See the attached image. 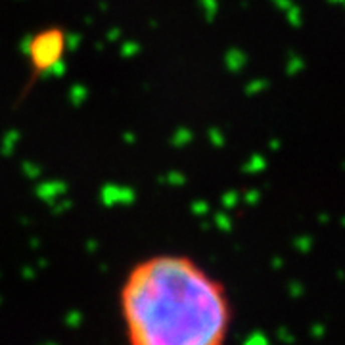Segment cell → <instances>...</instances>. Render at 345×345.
<instances>
[{
	"mask_svg": "<svg viewBox=\"0 0 345 345\" xmlns=\"http://www.w3.org/2000/svg\"><path fill=\"white\" fill-rule=\"evenodd\" d=\"M291 22H293V25H301V12L295 6H293V14H291Z\"/></svg>",
	"mask_w": 345,
	"mask_h": 345,
	"instance_id": "cell-5",
	"label": "cell"
},
{
	"mask_svg": "<svg viewBox=\"0 0 345 345\" xmlns=\"http://www.w3.org/2000/svg\"><path fill=\"white\" fill-rule=\"evenodd\" d=\"M295 246H297V249H301L303 253H309V251L313 249V238H309V236L299 238V240L295 242Z\"/></svg>",
	"mask_w": 345,
	"mask_h": 345,
	"instance_id": "cell-3",
	"label": "cell"
},
{
	"mask_svg": "<svg viewBox=\"0 0 345 345\" xmlns=\"http://www.w3.org/2000/svg\"><path fill=\"white\" fill-rule=\"evenodd\" d=\"M330 221H332L330 213H320V215H318V223H320V225H328Z\"/></svg>",
	"mask_w": 345,
	"mask_h": 345,
	"instance_id": "cell-6",
	"label": "cell"
},
{
	"mask_svg": "<svg viewBox=\"0 0 345 345\" xmlns=\"http://www.w3.org/2000/svg\"><path fill=\"white\" fill-rule=\"evenodd\" d=\"M311 335H313V337H316V339L324 337V335H326V326H324V324H320V322L313 324V326H311Z\"/></svg>",
	"mask_w": 345,
	"mask_h": 345,
	"instance_id": "cell-4",
	"label": "cell"
},
{
	"mask_svg": "<svg viewBox=\"0 0 345 345\" xmlns=\"http://www.w3.org/2000/svg\"><path fill=\"white\" fill-rule=\"evenodd\" d=\"M341 227L345 228V217H343V219H341Z\"/></svg>",
	"mask_w": 345,
	"mask_h": 345,
	"instance_id": "cell-8",
	"label": "cell"
},
{
	"mask_svg": "<svg viewBox=\"0 0 345 345\" xmlns=\"http://www.w3.org/2000/svg\"><path fill=\"white\" fill-rule=\"evenodd\" d=\"M119 307L132 345H219L230 324L225 288L186 255H153L134 265Z\"/></svg>",
	"mask_w": 345,
	"mask_h": 345,
	"instance_id": "cell-1",
	"label": "cell"
},
{
	"mask_svg": "<svg viewBox=\"0 0 345 345\" xmlns=\"http://www.w3.org/2000/svg\"><path fill=\"white\" fill-rule=\"evenodd\" d=\"M62 46H64L62 37H56L54 33L39 37V41L35 43V46H33L31 50L35 64L37 65L54 64L56 60L60 58V54H62Z\"/></svg>",
	"mask_w": 345,
	"mask_h": 345,
	"instance_id": "cell-2",
	"label": "cell"
},
{
	"mask_svg": "<svg viewBox=\"0 0 345 345\" xmlns=\"http://www.w3.org/2000/svg\"><path fill=\"white\" fill-rule=\"evenodd\" d=\"M328 2H332V4H337V6H343V8H345V0H328Z\"/></svg>",
	"mask_w": 345,
	"mask_h": 345,
	"instance_id": "cell-7",
	"label": "cell"
}]
</instances>
